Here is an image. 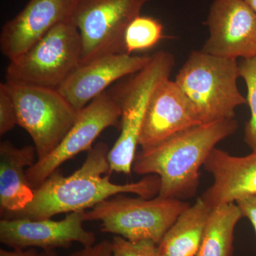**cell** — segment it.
<instances>
[{
    "mask_svg": "<svg viewBox=\"0 0 256 256\" xmlns=\"http://www.w3.org/2000/svg\"><path fill=\"white\" fill-rule=\"evenodd\" d=\"M120 108L108 92L90 101L79 112L74 126L54 150L26 170L31 188L36 190L64 162L88 151L102 131L120 126Z\"/></svg>",
    "mask_w": 256,
    "mask_h": 256,
    "instance_id": "obj_9",
    "label": "cell"
},
{
    "mask_svg": "<svg viewBox=\"0 0 256 256\" xmlns=\"http://www.w3.org/2000/svg\"><path fill=\"white\" fill-rule=\"evenodd\" d=\"M110 150L105 142L96 143L88 151L84 164L73 174L64 176L57 170L34 190V200L28 206L2 218L47 220L60 214L86 212L121 194H136L146 198L159 194L161 182L158 175H146L137 182H112Z\"/></svg>",
    "mask_w": 256,
    "mask_h": 256,
    "instance_id": "obj_1",
    "label": "cell"
},
{
    "mask_svg": "<svg viewBox=\"0 0 256 256\" xmlns=\"http://www.w3.org/2000/svg\"><path fill=\"white\" fill-rule=\"evenodd\" d=\"M68 256H112L111 242L102 240L90 246L82 247Z\"/></svg>",
    "mask_w": 256,
    "mask_h": 256,
    "instance_id": "obj_23",
    "label": "cell"
},
{
    "mask_svg": "<svg viewBox=\"0 0 256 256\" xmlns=\"http://www.w3.org/2000/svg\"><path fill=\"white\" fill-rule=\"evenodd\" d=\"M191 206L183 200L165 197L132 198L116 195L84 212V222L98 220L100 230L131 240H151L159 244L180 215Z\"/></svg>",
    "mask_w": 256,
    "mask_h": 256,
    "instance_id": "obj_6",
    "label": "cell"
},
{
    "mask_svg": "<svg viewBox=\"0 0 256 256\" xmlns=\"http://www.w3.org/2000/svg\"><path fill=\"white\" fill-rule=\"evenodd\" d=\"M212 208L200 197L178 216L158 244L159 256H196Z\"/></svg>",
    "mask_w": 256,
    "mask_h": 256,
    "instance_id": "obj_17",
    "label": "cell"
},
{
    "mask_svg": "<svg viewBox=\"0 0 256 256\" xmlns=\"http://www.w3.org/2000/svg\"><path fill=\"white\" fill-rule=\"evenodd\" d=\"M239 64L234 58H224L194 50L175 82L194 107L202 124L234 119L238 106L247 104L239 92Z\"/></svg>",
    "mask_w": 256,
    "mask_h": 256,
    "instance_id": "obj_3",
    "label": "cell"
},
{
    "mask_svg": "<svg viewBox=\"0 0 256 256\" xmlns=\"http://www.w3.org/2000/svg\"><path fill=\"white\" fill-rule=\"evenodd\" d=\"M204 166L214 178L212 186L201 196L210 208L256 196V152L236 156L215 148Z\"/></svg>",
    "mask_w": 256,
    "mask_h": 256,
    "instance_id": "obj_15",
    "label": "cell"
},
{
    "mask_svg": "<svg viewBox=\"0 0 256 256\" xmlns=\"http://www.w3.org/2000/svg\"><path fill=\"white\" fill-rule=\"evenodd\" d=\"M164 26L152 16L140 15L128 26L124 36L126 53L149 50L164 38Z\"/></svg>",
    "mask_w": 256,
    "mask_h": 256,
    "instance_id": "obj_19",
    "label": "cell"
},
{
    "mask_svg": "<svg viewBox=\"0 0 256 256\" xmlns=\"http://www.w3.org/2000/svg\"><path fill=\"white\" fill-rule=\"evenodd\" d=\"M236 120L202 124L178 132L158 146L136 153L132 171L158 175L159 196L184 200L196 194L200 170L216 146L238 129Z\"/></svg>",
    "mask_w": 256,
    "mask_h": 256,
    "instance_id": "obj_2",
    "label": "cell"
},
{
    "mask_svg": "<svg viewBox=\"0 0 256 256\" xmlns=\"http://www.w3.org/2000/svg\"><path fill=\"white\" fill-rule=\"evenodd\" d=\"M8 84L16 106L18 126L30 134L37 160L44 159L63 140L79 112L58 89Z\"/></svg>",
    "mask_w": 256,
    "mask_h": 256,
    "instance_id": "obj_8",
    "label": "cell"
},
{
    "mask_svg": "<svg viewBox=\"0 0 256 256\" xmlns=\"http://www.w3.org/2000/svg\"><path fill=\"white\" fill-rule=\"evenodd\" d=\"M244 1L256 13V0H244Z\"/></svg>",
    "mask_w": 256,
    "mask_h": 256,
    "instance_id": "obj_26",
    "label": "cell"
},
{
    "mask_svg": "<svg viewBox=\"0 0 256 256\" xmlns=\"http://www.w3.org/2000/svg\"><path fill=\"white\" fill-rule=\"evenodd\" d=\"M240 76L247 87V104L250 110V118L245 128V142L256 152V56L242 60L239 63Z\"/></svg>",
    "mask_w": 256,
    "mask_h": 256,
    "instance_id": "obj_20",
    "label": "cell"
},
{
    "mask_svg": "<svg viewBox=\"0 0 256 256\" xmlns=\"http://www.w3.org/2000/svg\"><path fill=\"white\" fill-rule=\"evenodd\" d=\"M110 242L112 256H159L158 244L153 240H131L114 236Z\"/></svg>",
    "mask_w": 256,
    "mask_h": 256,
    "instance_id": "obj_21",
    "label": "cell"
},
{
    "mask_svg": "<svg viewBox=\"0 0 256 256\" xmlns=\"http://www.w3.org/2000/svg\"><path fill=\"white\" fill-rule=\"evenodd\" d=\"M242 217L236 203L225 204L212 208L196 256H232L234 230Z\"/></svg>",
    "mask_w": 256,
    "mask_h": 256,
    "instance_id": "obj_18",
    "label": "cell"
},
{
    "mask_svg": "<svg viewBox=\"0 0 256 256\" xmlns=\"http://www.w3.org/2000/svg\"><path fill=\"white\" fill-rule=\"evenodd\" d=\"M44 256H58L55 250H43Z\"/></svg>",
    "mask_w": 256,
    "mask_h": 256,
    "instance_id": "obj_27",
    "label": "cell"
},
{
    "mask_svg": "<svg viewBox=\"0 0 256 256\" xmlns=\"http://www.w3.org/2000/svg\"><path fill=\"white\" fill-rule=\"evenodd\" d=\"M152 55L114 54L80 66L58 88L78 112L116 80L138 73Z\"/></svg>",
    "mask_w": 256,
    "mask_h": 256,
    "instance_id": "obj_14",
    "label": "cell"
},
{
    "mask_svg": "<svg viewBox=\"0 0 256 256\" xmlns=\"http://www.w3.org/2000/svg\"><path fill=\"white\" fill-rule=\"evenodd\" d=\"M150 0H75L72 21L82 42V65L114 54L126 53L124 36ZM127 54V53H126Z\"/></svg>",
    "mask_w": 256,
    "mask_h": 256,
    "instance_id": "obj_7",
    "label": "cell"
},
{
    "mask_svg": "<svg viewBox=\"0 0 256 256\" xmlns=\"http://www.w3.org/2000/svg\"><path fill=\"white\" fill-rule=\"evenodd\" d=\"M205 24L210 36L202 52L234 60L256 56V13L244 0H214Z\"/></svg>",
    "mask_w": 256,
    "mask_h": 256,
    "instance_id": "obj_10",
    "label": "cell"
},
{
    "mask_svg": "<svg viewBox=\"0 0 256 256\" xmlns=\"http://www.w3.org/2000/svg\"><path fill=\"white\" fill-rule=\"evenodd\" d=\"M174 65V56L160 50L144 68L108 92L121 111L120 134L108 154L112 172L131 174L148 101L156 86L170 78Z\"/></svg>",
    "mask_w": 256,
    "mask_h": 256,
    "instance_id": "obj_4",
    "label": "cell"
},
{
    "mask_svg": "<svg viewBox=\"0 0 256 256\" xmlns=\"http://www.w3.org/2000/svg\"><path fill=\"white\" fill-rule=\"evenodd\" d=\"M202 122L194 107L175 80L160 82L148 101L138 144L152 148Z\"/></svg>",
    "mask_w": 256,
    "mask_h": 256,
    "instance_id": "obj_12",
    "label": "cell"
},
{
    "mask_svg": "<svg viewBox=\"0 0 256 256\" xmlns=\"http://www.w3.org/2000/svg\"><path fill=\"white\" fill-rule=\"evenodd\" d=\"M75 0H30L0 33V50L14 60L40 41L52 28L72 20Z\"/></svg>",
    "mask_w": 256,
    "mask_h": 256,
    "instance_id": "obj_13",
    "label": "cell"
},
{
    "mask_svg": "<svg viewBox=\"0 0 256 256\" xmlns=\"http://www.w3.org/2000/svg\"><path fill=\"white\" fill-rule=\"evenodd\" d=\"M236 203L242 210V217H246L250 220L256 236V196H250L240 198Z\"/></svg>",
    "mask_w": 256,
    "mask_h": 256,
    "instance_id": "obj_24",
    "label": "cell"
},
{
    "mask_svg": "<svg viewBox=\"0 0 256 256\" xmlns=\"http://www.w3.org/2000/svg\"><path fill=\"white\" fill-rule=\"evenodd\" d=\"M18 126L16 106L8 82L0 84V136Z\"/></svg>",
    "mask_w": 256,
    "mask_h": 256,
    "instance_id": "obj_22",
    "label": "cell"
},
{
    "mask_svg": "<svg viewBox=\"0 0 256 256\" xmlns=\"http://www.w3.org/2000/svg\"><path fill=\"white\" fill-rule=\"evenodd\" d=\"M84 212L68 214L62 220L52 218H2L0 242L11 249L68 248L74 242L88 247L96 244L95 234L84 227Z\"/></svg>",
    "mask_w": 256,
    "mask_h": 256,
    "instance_id": "obj_11",
    "label": "cell"
},
{
    "mask_svg": "<svg viewBox=\"0 0 256 256\" xmlns=\"http://www.w3.org/2000/svg\"><path fill=\"white\" fill-rule=\"evenodd\" d=\"M37 161L35 146L16 148L10 141L0 143V214L1 217L23 210L34 200L26 170Z\"/></svg>",
    "mask_w": 256,
    "mask_h": 256,
    "instance_id": "obj_16",
    "label": "cell"
},
{
    "mask_svg": "<svg viewBox=\"0 0 256 256\" xmlns=\"http://www.w3.org/2000/svg\"><path fill=\"white\" fill-rule=\"evenodd\" d=\"M82 42L72 20L56 25L28 52L10 60L6 82L58 89L82 65Z\"/></svg>",
    "mask_w": 256,
    "mask_h": 256,
    "instance_id": "obj_5",
    "label": "cell"
},
{
    "mask_svg": "<svg viewBox=\"0 0 256 256\" xmlns=\"http://www.w3.org/2000/svg\"><path fill=\"white\" fill-rule=\"evenodd\" d=\"M0 256H44L43 252H40L35 248L12 249L11 250L6 249H0Z\"/></svg>",
    "mask_w": 256,
    "mask_h": 256,
    "instance_id": "obj_25",
    "label": "cell"
}]
</instances>
